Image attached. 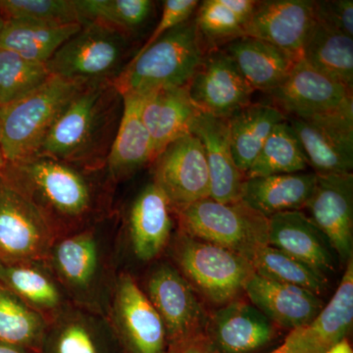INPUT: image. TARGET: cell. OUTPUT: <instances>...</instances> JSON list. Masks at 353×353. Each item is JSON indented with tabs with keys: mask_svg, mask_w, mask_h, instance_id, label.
<instances>
[{
	"mask_svg": "<svg viewBox=\"0 0 353 353\" xmlns=\"http://www.w3.org/2000/svg\"><path fill=\"white\" fill-rule=\"evenodd\" d=\"M99 172L36 155L7 162L0 182L38 209L57 240L99 222L105 196Z\"/></svg>",
	"mask_w": 353,
	"mask_h": 353,
	"instance_id": "obj_1",
	"label": "cell"
},
{
	"mask_svg": "<svg viewBox=\"0 0 353 353\" xmlns=\"http://www.w3.org/2000/svg\"><path fill=\"white\" fill-rule=\"evenodd\" d=\"M123 97L114 83L81 85L57 116L38 154L87 171L105 170Z\"/></svg>",
	"mask_w": 353,
	"mask_h": 353,
	"instance_id": "obj_2",
	"label": "cell"
},
{
	"mask_svg": "<svg viewBox=\"0 0 353 353\" xmlns=\"http://www.w3.org/2000/svg\"><path fill=\"white\" fill-rule=\"evenodd\" d=\"M206 50L196 21L190 18L132 57L114 85L121 94L137 95L160 88L185 87L208 54Z\"/></svg>",
	"mask_w": 353,
	"mask_h": 353,
	"instance_id": "obj_3",
	"label": "cell"
},
{
	"mask_svg": "<svg viewBox=\"0 0 353 353\" xmlns=\"http://www.w3.org/2000/svg\"><path fill=\"white\" fill-rule=\"evenodd\" d=\"M97 223L55 240L46 261L72 304L108 317L113 289H108V257Z\"/></svg>",
	"mask_w": 353,
	"mask_h": 353,
	"instance_id": "obj_4",
	"label": "cell"
},
{
	"mask_svg": "<svg viewBox=\"0 0 353 353\" xmlns=\"http://www.w3.org/2000/svg\"><path fill=\"white\" fill-rule=\"evenodd\" d=\"M170 255L192 289L221 306L238 299L255 273L245 257L180 231L171 241Z\"/></svg>",
	"mask_w": 353,
	"mask_h": 353,
	"instance_id": "obj_5",
	"label": "cell"
},
{
	"mask_svg": "<svg viewBox=\"0 0 353 353\" xmlns=\"http://www.w3.org/2000/svg\"><path fill=\"white\" fill-rule=\"evenodd\" d=\"M80 85L51 75L30 94L0 106V145L6 162L38 154L57 116Z\"/></svg>",
	"mask_w": 353,
	"mask_h": 353,
	"instance_id": "obj_6",
	"label": "cell"
},
{
	"mask_svg": "<svg viewBox=\"0 0 353 353\" xmlns=\"http://www.w3.org/2000/svg\"><path fill=\"white\" fill-rule=\"evenodd\" d=\"M132 39L101 23L85 21L46 63L50 75L70 82L114 83L126 68Z\"/></svg>",
	"mask_w": 353,
	"mask_h": 353,
	"instance_id": "obj_7",
	"label": "cell"
},
{
	"mask_svg": "<svg viewBox=\"0 0 353 353\" xmlns=\"http://www.w3.org/2000/svg\"><path fill=\"white\" fill-rule=\"evenodd\" d=\"M180 232L222 246L252 260L268 245L269 219L239 201L222 203L205 199L176 211Z\"/></svg>",
	"mask_w": 353,
	"mask_h": 353,
	"instance_id": "obj_8",
	"label": "cell"
},
{
	"mask_svg": "<svg viewBox=\"0 0 353 353\" xmlns=\"http://www.w3.org/2000/svg\"><path fill=\"white\" fill-rule=\"evenodd\" d=\"M108 318L123 353H165L168 340L161 318L130 274L114 282Z\"/></svg>",
	"mask_w": 353,
	"mask_h": 353,
	"instance_id": "obj_9",
	"label": "cell"
},
{
	"mask_svg": "<svg viewBox=\"0 0 353 353\" xmlns=\"http://www.w3.org/2000/svg\"><path fill=\"white\" fill-rule=\"evenodd\" d=\"M268 94L287 118L353 117L352 88L323 75L303 59L287 80Z\"/></svg>",
	"mask_w": 353,
	"mask_h": 353,
	"instance_id": "obj_10",
	"label": "cell"
},
{
	"mask_svg": "<svg viewBox=\"0 0 353 353\" xmlns=\"http://www.w3.org/2000/svg\"><path fill=\"white\" fill-rule=\"evenodd\" d=\"M55 240L38 209L0 182V263L46 261Z\"/></svg>",
	"mask_w": 353,
	"mask_h": 353,
	"instance_id": "obj_11",
	"label": "cell"
},
{
	"mask_svg": "<svg viewBox=\"0 0 353 353\" xmlns=\"http://www.w3.org/2000/svg\"><path fill=\"white\" fill-rule=\"evenodd\" d=\"M152 182L174 212L210 197V176L201 141L189 134L170 143L153 161Z\"/></svg>",
	"mask_w": 353,
	"mask_h": 353,
	"instance_id": "obj_12",
	"label": "cell"
},
{
	"mask_svg": "<svg viewBox=\"0 0 353 353\" xmlns=\"http://www.w3.org/2000/svg\"><path fill=\"white\" fill-rule=\"evenodd\" d=\"M145 292L163 322L169 345L205 329L208 317L196 290L174 265L154 267Z\"/></svg>",
	"mask_w": 353,
	"mask_h": 353,
	"instance_id": "obj_13",
	"label": "cell"
},
{
	"mask_svg": "<svg viewBox=\"0 0 353 353\" xmlns=\"http://www.w3.org/2000/svg\"><path fill=\"white\" fill-rule=\"evenodd\" d=\"M199 112L228 119L252 103L254 90L224 50L208 51L188 85Z\"/></svg>",
	"mask_w": 353,
	"mask_h": 353,
	"instance_id": "obj_14",
	"label": "cell"
},
{
	"mask_svg": "<svg viewBox=\"0 0 353 353\" xmlns=\"http://www.w3.org/2000/svg\"><path fill=\"white\" fill-rule=\"evenodd\" d=\"M309 167L317 176L352 173L353 117L288 118Z\"/></svg>",
	"mask_w": 353,
	"mask_h": 353,
	"instance_id": "obj_15",
	"label": "cell"
},
{
	"mask_svg": "<svg viewBox=\"0 0 353 353\" xmlns=\"http://www.w3.org/2000/svg\"><path fill=\"white\" fill-rule=\"evenodd\" d=\"M305 208L339 259L353 256V174L318 176Z\"/></svg>",
	"mask_w": 353,
	"mask_h": 353,
	"instance_id": "obj_16",
	"label": "cell"
},
{
	"mask_svg": "<svg viewBox=\"0 0 353 353\" xmlns=\"http://www.w3.org/2000/svg\"><path fill=\"white\" fill-rule=\"evenodd\" d=\"M314 21V1H257L245 26V37L273 44L299 62L303 59L304 43Z\"/></svg>",
	"mask_w": 353,
	"mask_h": 353,
	"instance_id": "obj_17",
	"label": "cell"
},
{
	"mask_svg": "<svg viewBox=\"0 0 353 353\" xmlns=\"http://www.w3.org/2000/svg\"><path fill=\"white\" fill-rule=\"evenodd\" d=\"M37 353H123L108 317L68 306L50 320Z\"/></svg>",
	"mask_w": 353,
	"mask_h": 353,
	"instance_id": "obj_18",
	"label": "cell"
},
{
	"mask_svg": "<svg viewBox=\"0 0 353 353\" xmlns=\"http://www.w3.org/2000/svg\"><path fill=\"white\" fill-rule=\"evenodd\" d=\"M276 327L252 303L236 299L210 316L204 332L218 353H255L274 340Z\"/></svg>",
	"mask_w": 353,
	"mask_h": 353,
	"instance_id": "obj_19",
	"label": "cell"
},
{
	"mask_svg": "<svg viewBox=\"0 0 353 353\" xmlns=\"http://www.w3.org/2000/svg\"><path fill=\"white\" fill-rule=\"evenodd\" d=\"M245 292L250 303L276 326L290 330L303 328L315 319L324 303L308 290L253 274Z\"/></svg>",
	"mask_w": 353,
	"mask_h": 353,
	"instance_id": "obj_20",
	"label": "cell"
},
{
	"mask_svg": "<svg viewBox=\"0 0 353 353\" xmlns=\"http://www.w3.org/2000/svg\"><path fill=\"white\" fill-rule=\"evenodd\" d=\"M190 134L203 146L210 176V199L222 203L241 201L245 176L234 163L227 119L199 112Z\"/></svg>",
	"mask_w": 353,
	"mask_h": 353,
	"instance_id": "obj_21",
	"label": "cell"
},
{
	"mask_svg": "<svg viewBox=\"0 0 353 353\" xmlns=\"http://www.w3.org/2000/svg\"><path fill=\"white\" fill-rule=\"evenodd\" d=\"M268 245L325 276L336 270L334 252L326 236L301 210L278 213L269 218Z\"/></svg>",
	"mask_w": 353,
	"mask_h": 353,
	"instance_id": "obj_22",
	"label": "cell"
},
{
	"mask_svg": "<svg viewBox=\"0 0 353 353\" xmlns=\"http://www.w3.org/2000/svg\"><path fill=\"white\" fill-rule=\"evenodd\" d=\"M174 213L170 202L154 183L139 192L130 208V240L132 252L141 261L157 259L170 243Z\"/></svg>",
	"mask_w": 353,
	"mask_h": 353,
	"instance_id": "obj_23",
	"label": "cell"
},
{
	"mask_svg": "<svg viewBox=\"0 0 353 353\" xmlns=\"http://www.w3.org/2000/svg\"><path fill=\"white\" fill-rule=\"evenodd\" d=\"M122 97V116L105 165L111 182L128 178L155 159L152 138L141 118V95Z\"/></svg>",
	"mask_w": 353,
	"mask_h": 353,
	"instance_id": "obj_24",
	"label": "cell"
},
{
	"mask_svg": "<svg viewBox=\"0 0 353 353\" xmlns=\"http://www.w3.org/2000/svg\"><path fill=\"white\" fill-rule=\"evenodd\" d=\"M188 85L141 95V118L152 138L155 158L173 141L190 134L199 111L190 99Z\"/></svg>",
	"mask_w": 353,
	"mask_h": 353,
	"instance_id": "obj_25",
	"label": "cell"
},
{
	"mask_svg": "<svg viewBox=\"0 0 353 353\" xmlns=\"http://www.w3.org/2000/svg\"><path fill=\"white\" fill-rule=\"evenodd\" d=\"M0 285L50 322L71 305L48 261L0 263Z\"/></svg>",
	"mask_w": 353,
	"mask_h": 353,
	"instance_id": "obj_26",
	"label": "cell"
},
{
	"mask_svg": "<svg viewBox=\"0 0 353 353\" xmlns=\"http://www.w3.org/2000/svg\"><path fill=\"white\" fill-rule=\"evenodd\" d=\"M314 172L245 178L241 201L265 217L305 208L317 183Z\"/></svg>",
	"mask_w": 353,
	"mask_h": 353,
	"instance_id": "obj_27",
	"label": "cell"
},
{
	"mask_svg": "<svg viewBox=\"0 0 353 353\" xmlns=\"http://www.w3.org/2000/svg\"><path fill=\"white\" fill-rule=\"evenodd\" d=\"M224 50L253 90L270 92L280 87L296 64L273 44L250 37L234 39Z\"/></svg>",
	"mask_w": 353,
	"mask_h": 353,
	"instance_id": "obj_28",
	"label": "cell"
},
{
	"mask_svg": "<svg viewBox=\"0 0 353 353\" xmlns=\"http://www.w3.org/2000/svg\"><path fill=\"white\" fill-rule=\"evenodd\" d=\"M343 278L331 301L307 326L292 330L299 345L326 352L347 338L353 323V256L347 262Z\"/></svg>",
	"mask_w": 353,
	"mask_h": 353,
	"instance_id": "obj_29",
	"label": "cell"
},
{
	"mask_svg": "<svg viewBox=\"0 0 353 353\" xmlns=\"http://www.w3.org/2000/svg\"><path fill=\"white\" fill-rule=\"evenodd\" d=\"M287 119L280 109L263 103H250L228 118L234 163L243 175L250 170L274 128Z\"/></svg>",
	"mask_w": 353,
	"mask_h": 353,
	"instance_id": "obj_30",
	"label": "cell"
},
{
	"mask_svg": "<svg viewBox=\"0 0 353 353\" xmlns=\"http://www.w3.org/2000/svg\"><path fill=\"white\" fill-rule=\"evenodd\" d=\"M303 60L332 80L353 87V38L316 20L303 51Z\"/></svg>",
	"mask_w": 353,
	"mask_h": 353,
	"instance_id": "obj_31",
	"label": "cell"
},
{
	"mask_svg": "<svg viewBox=\"0 0 353 353\" xmlns=\"http://www.w3.org/2000/svg\"><path fill=\"white\" fill-rule=\"evenodd\" d=\"M81 27L82 24L50 25L6 20L0 48L13 51L30 61L46 64Z\"/></svg>",
	"mask_w": 353,
	"mask_h": 353,
	"instance_id": "obj_32",
	"label": "cell"
},
{
	"mask_svg": "<svg viewBox=\"0 0 353 353\" xmlns=\"http://www.w3.org/2000/svg\"><path fill=\"white\" fill-rule=\"evenodd\" d=\"M48 324L41 313L0 285V341L37 353Z\"/></svg>",
	"mask_w": 353,
	"mask_h": 353,
	"instance_id": "obj_33",
	"label": "cell"
},
{
	"mask_svg": "<svg viewBox=\"0 0 353 353\" xmlns=\"http://www.w3.org/2000/svg\"><path fill=\"white\" fill-rule=\"evenodd\" d=\"M309 167L301 143L287 121L274 128L245 178L306 172Z\"/></svg>",
	"mask_w": 353,
	"mask_h": 353,
	"instance_id": "obj_34",
	"label": "cell"
},
{
	"mask_svg": "<svg viewBox=\"0 0 353 353\" xmlns=\"http://www.w3.org/2000/svg\"><path fill=\"white\" fill-rule=\"evenodd\" d=\"M81 22L92 21L132 38L150 19V0H75Z\"/></svg>",
	"mask_w": 353,
	"mask_h": 353,
	"instance_id": "obj_35",
	"label": "cell"
},
{
	"mask_svg": "<svg viewBox=\"0 0 353 353\" xmlns=\"http://www.w3.org/2000/svg\"><path fill=\"white\" fill-rule=\"evenodd\" d=\"M255 273L276 282L296 285L321 296L328 290L324 274L271 245H265L253 255Z\"/></svg>",
	"mask_w": 353,
	"mask_h": 353,
	"instance_id": "obj_36",
	"label": "cell"
},
{
	"mask_svg": "<svg viewBox=\"0 0 353 353\" xmlns=\"http://www.w3.org/2000/svg\"><path fill=\"white\" fill-rule=\"evenodd\" d=\"M50 76L46 64L30 61L0 48V106L30 94Z\"/></svg>",
	"mask_w": 353,
	"mask_h": 353,
	"instance_id": "obj_37",
	"label": "cell"
},
{
	"mask_svg": "<svg viewBox=\"0 0 353 353\" xmlns=\"http://www.w3.org/2000/svg\"><path fill=\"white\" fill-rule=\"evenodd\" d=\"M194 21L204 46L206 48L209 46L210 50L245 37V23L229 8L225 0L201 2Z\"/></svg>",
	"mask_w": 353,
	"mask_h": 353,
	"instance_id": "obj_38",
	"label": "cell"
},
{
	"mask_svg": "<svg viewBox=\"0 0 353 353\" xmlns=\"http://www.w3.org/2000/svg\"><path fill=\"white\" fill-rule=\"evenodd\" d=\"M0 15L41 24H82L75 0H0Z\"/></svg>",
	"mask_w": 353,
	"mask_h": 353,
	"instance_id": "obj_39",
	"label": "cell"
},
{
	"mask_svg": "<svg viewBox=\"0 0 353 353\" xmlns=\"http://www.w3.org/2000/svg\"><path fill=\"white\" fill-rule=\"evenodd\" d=\"M199 6V2L196 0H166V1H164L161 18H160L159 23L155 28L154 32L150 34L145 43L134 52V57L141 54L143 51L148 50L150 46H152L155 41H158L173 28L190 19L192 16L196 13Z\"/></svg>",
	"mask_w": 353,
	"mask_h": 353,
	"instance_id": "obj_40",
	"label": "cell"
},
{
	"mask_svg": "<svg viewBox=\"0 0 353 353\" xmlns=\"http://www.w3.org/2000/svg\"><path fill=\"white\" fill-rule=\"evenodd\" d=\"M315 19L353 38L352 0L314 1Z\"/></svg>",
	"mask_w": 353,
	"mask_h": 353,
	"instance_id": "obj_41",
	"label": "cell"
},
{
	"mask_svg": "<svg viewBox=\"0 0 353 353\" xmlns=\"http://www.w3.org/2000/svg\"><path fill=\"white\" fill-rule=\"evenodd\" d=\"M165 353H218L205 334L201 332L189 338L172 343Z\"/></svg>",
	"mask_w": 353,
	"mask_h": 353,
	"instance_id": "obj_42",
	"label": "cell"
},
{
	"mask_svg": "<svg viewBox=\"0 0 353 353\" xmlns=\"http://www.w3.org/2000/svg\"><path fill=\"white\" fill-rule=\"evenodd\" d=\"M299 347V343L297 341L296 334H294V331H290L284 343L280 347L276 348V350H272L271 352L268 353H294Z\"/></svg>",
	"mask_w": 353,
	"mask_h": 353,
	"instance_id": "obj_43",
	"label": "cell"
},
{
	"mask_svg": "<svg viewBox=\"0 0 353 353\" xmlns=\"http://www.w3.org/2000/svg\"><path fill=\"white\" fill-rule=\"evenodd\" d=\"M325 353H353V352L352 345L348 343L347 339L345 338L336 343L333 347H330Z\"/></svg>",
	"mask_w": 353,
	"mask_h": 353,
	"instance_id": "obj_44",
	"label": "cell"
},
{
	"mask_svg": "<svg viewBox=\"0 0 353 353\" xmlns=\"http://www.w3.org/2000/svg\"><path fill=\"white\" fill-rule=\"evenodd\" d=\"M0 353H34L27 348L0 341Z\"/></svg>",
	"mask_w": 353,
	"mask_h": 353,
	"instance_id": "obj_45",
	"label": "cell"
},
{
	"mask_svg": "<svg viewBox=\"0 0 353 353\" xmlns=\"http://www.w3.org/2000/svg\"><path fill=\"white\" fill-rule=\"evenodd\" d=\"M326 352H323V350H319V348L310 347H303V345H299V347L297 348L296 352L294 353H325Z\"/></svg>",
	"mask_w": 353,
	"mask_h": 353,
	"instance_id": "obj_46",
	"label": "cell"
},
{
	"mask_svg": "<svg viewBox=\"0 0 353 353\" xmlns=\"http://www.w3.org/2000/svg\"><path fill=\"white\" fill-rule=\"evenodd\" d=\"M6 157H4L3 152H2L1 150V145H0V174H1V172L3 170L4 167H6Z\"/></svg>",
	"mask_w": 353,
	"mask_h": 353,
	"instance_id": "obj_47",
	"label": "cell"
},
{
	"mask_svg": "<svg viewBox=\"0 0 353 353\" xmlns=\"http://www.w3.org/2000/svg\"><path fill=\"white\" fill-rule=\"evenodd\" d=\"M4 24H6V20L0 15V37H1L2 31H3Z\"/></svg>",
	"mask_w": 353,
	"mask_h": 353,
	"instance_id": "obj_48",
	"label": "cell"
}]
</instances>
